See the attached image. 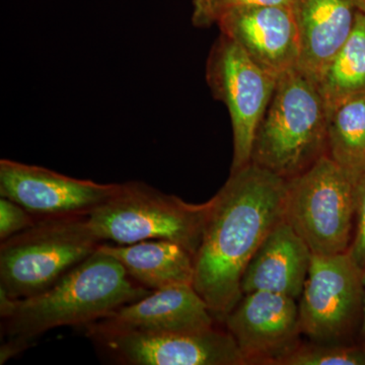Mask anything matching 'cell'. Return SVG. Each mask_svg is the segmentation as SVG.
Listing matches in <instances>:
<instances>
[{"label":"cell","mask_w":365,"mask_h":365,"mask_svg":"<svg viewBox=\"0 0 365 365\" xmlns=\"http://www.w3.org/2000/svg\"><path fill=\"white\" fill-rule=\"evenodd\" d=\"M364 319H362L361 333L365 339V269L364 270Z\"/></svg>","instance_id":"obj_23"},{"label":"cell","mask_w":365,"mask_h":365,"mask_svg":"<svg viewBox=\"0 0 365 365\" xmlns=\"http://www.w3.org/2000/svg\"><path fill=\"white\" fill-rule=\"evenodd\" d=\"M326 155L354 182L365 172V95L349 98L330 109Z\"/></svg>","instance_id":"obj_17"},{"label":"cell","mask_w":365,"mask_h":365,"mask_svg":"<svg viewBox=\"0 0 365 365\" xmlns=\"http://www.w3.org/2000/svg\"><path fill=\"white\" fill-rule=\"evenodd\" d=\"M283 217L313 255L346 253L354 232L355 182L325 155L287 180Z\"/></svg>","instance_id":"obj_6"},{"label":"cell","mask_w":365,"mask_h":365,"mask_svg":"<svg viewBox=\"0 0 365 365\" xmlns=\"http://www.w3.org/2000/svg\"><path fill=\"white\" fill-rule=\"evenodd\" d=\"M277 365H365V348L339 343L299 344Z\"/></svg>","instance_id":"obj_19"},{"label":"cell","mask_w":365,"mask_h":365,"mask_svg":"<svg viewBox=\"0 0 365 365\" xmlns=\"http://www.w3.org/2000/svg\"><path fill=\"white\" fill-rule=\"evenodd\" d=\"M364 292V270L348 252L313 255L299 299L302 334L312 342L339 343L351 328Z\"/></svg>","instance_id":"obj_9"},{"label":"cell","mask_w":365,"mask_h":365,"mask_svg":"<svg viewBox=\"0 0 365 365\" xmlns=\"http://www.w3.org/2000/svg\"><path fill=\"white\" fill-rule=\"evenodd\" d=\"M38 220L26 209L11 199H0V242L33 227Z\"/></svg>","instance_id":"obj_21"},{"label":"cell","mask_w":365,"mask_h":365,"mask_svg":"<svg viewBox=\"0 0 365 365\" xmlns=\"http://www.w3.org/2000/svg\"><path fill=\"white\" fill-rule=\"evenodd\" d=\"M88 216L39 220L0 245V292L14 299L44 292L96 253Z\"/></svg>","instance_id":"obj_4"},{"label":"cell","mask_w":365,"mask_h":365,"mask_svg":"<svg viewBox=\"0 0 365 365\" xmlns=\"http://www.w3.org/2000/svg\"><path fill=\"white\" fill-rule=\"evenodd\" d=\"M151 292L132 279L115 257L98 248L51 287L34 297L14 299L0 292L2 332L6 341L26 349L48 331L91 325Z\"/></svg>","instance_id":"obj_2"},{"label":"cell","mask_w":365,"mask_h":365,"mask_svg":"<svg viewBox=\"0 0 365 365\" xmlns=\"http://www.w3.org/2000/svg\"><path fill=\"white\" fill-rule=\"evenodd\" d=\"M312 258L306 242L283 217L249 262L242 278V295L268 292L299 299Z\"/></svg>","instance_id":"obj_15"},{"label":"cell","mask_w":365,"mask_h":365,"mask_svg":"<svg viewBox=\"0 0 365 365\" xmlns=\"http://www.w3.org/2000/svg\"><path fill=\"white\" fill-rule=\"evenodd\" d=\"M329 110L365 95V11L356 16L349 38L317 81Z\"/></svg>","instance_id":"obj_18"},{"label":"cell","mask_w":365,"mask_h":365,"mask_svg":"<svg viewBox=\"0 0 365 365\" xmlns=\"http://www.w3.org/2000/svg\"><path fill=\"white\" fill-rule=\"evenodd\" d=\"M329 112L317 81L299 67L283 74L255 134L251 163L287 181L306 172L326 155Z\"/></svg>","instance_id":"obj_3"},{"label":"cell","mask_w":365,"mask_h":365,"mask_svg":"<svg viewBox=\"0 0 365 365\" xmlns=\"http://www.w3.org/2000/svg\"><path fill=\"white\" fill-rule=\"evenodd\" d=\"M287 182L251 163L208 201L193 287L216 318L223 321L242 299L249 262L283 220Z\"/></svg>","instance_id":"obj_1"},{"label":"cell","mask_w":365,"mask_h":365,"mask_svg":"<svg viewBox=\"0 0 365 365\" xmlns=\"http://www.w3.org/2000/svg\"><path fill=\"white\" fill-rule=\"evenodd\" d=\"M294 0H192V23L196 28H210L220 16L237 7L249 6H292Z\"/></svg>","instance_id":"obj_20"},{"label":"cell","mask_w":365,"mask_h":365,"mask_svg":"<svg viewBox=\"0 0 365 365\" xmlns=\"http://www.w3.org/2000/svg\"><path fill=\"white\" fill-rule=\"evenodd\" d=\"M112 255L132 279L150 290L193 285L195 261L191 252L181 245L165 240H151L129 245H101Z\"/></svg>","instance_id":"obj_16"},{"label":"cell","mask_w":365,"mask_h":365,"mask_svg":"<svg viewBox=\"0 0 365 365\" xmlns=\"http://www.w3.org/2000/svg\"><path fill=\"white\" fill-rule=\"evenodd\" d=\"M206 81L215 100L227 106L234 155L230 173L251 163L255 134L267 110L276 81L255 64L234 40L220 33L206 62Z\"/></svg>","instance_id":"obj_7"},{"label":"cell","mask_w":365,"mask_h":365,"mask_svg":"<svg viewBox=\"0 0 365 365\" xmlns=\"http://www.w3.org/2000/svg\"><path fill=\"white\" fill-rule=\"evenodd\" d=\"M292 9L299 31V68L317 81L349 38L365 0H294Z\"/></svg>","instance_id":"obj_14"},{"label":"cell","mask_w":365,"mask_h":365,"mask_svg":"<svg viewBox=\"0 0 365 365\" xmlns=\"http://www.w3.org/2000/svg\"><path fill=\"white\" fill-rule=\"evenodd\" d=\"M209 202L192 204L143 182L118 184L113 195L88 215L101 242L117 245L165 240L195 256L202 237Z\"/></svg>","instance_id":"obj_5"},{"label":"cell","mask_w":365,"mask_h":365,"mask_svg":"<svg viewBox=\"0 0 365 365\" xmlns=\"http://www.w3.org/2000/svg\"><path fill=\"white\" fill-rule=\"evenodd\" d=\"M117 186L7 158L0 160V196L20 204L38 222L88 216L113 195Z\"/></svg>","instance_id":"obj_10"},{"label":"cell","mask_w":365,"mask_h":365,"mask_svg":"<svg viewBox=\"0 0 365 365\" xmlns=\"http://www.w3.org/2000/svg\"><path fill=\"white\" fill-rule=\"evenodd\" d=\"M216 25L274 78L299 67V31L292 6L237 7L222 14Z\"/></svg>","instance_id":"obj_12"},{"label":"cell","mask_w":365,"mask_h":365,"mask_svg":"<svg viewBox=\"0 0 365 365\" xmlns=\"http://www.w3.org/2000/svg\"><path fill=\"white\" fill-rule=\"evenodd\" d=\"M86 335L106 356L126 365H245L227 330L192 332L109 331L88 325Z\"/></svg>","instance_id":"obj_8"},{"label":"cell","mask_w":365,"mask_h":365,"mask_svg":"<svg viewBox=\"0 0 365 365\" xmlns=\"http://www.w3.org/2000/svg\"><path fill=\"white\" fill-rule=\"evenodd\" d=\"M91 325L109 331L192 332L215 327V316L193 285L153 290Z\"/></svg>","instance_id":"obj_13"},{"label":"cell","mask_w":365,"mask_h":365,"mask_svg":"<svg viewBox=\"0 0 365 365\" xmlns=\"http://www.w3.org/2000/svg\"><path fill=\"white\" fill-rule=\"evenodd\" d=\"M223 322L245 364H272L300 344L299 302L287 295L255 292L242 295Z\"/></svg>","instance_id":"obj_11"},{"label":"cell","mask_w":365,"mask_h":365,"mask_svg":"<svg viewBox=\"0 0 365 365\" xmlns=\"http://www.w3.org/2000/svg\"><path fill=\"white\" fill-rule=\"evenodd\" d=\"M356 227L348 253L362 270L365 269V172L355 182Z\"/></svg>","instance_id":"obj_22"}]
</instances>
